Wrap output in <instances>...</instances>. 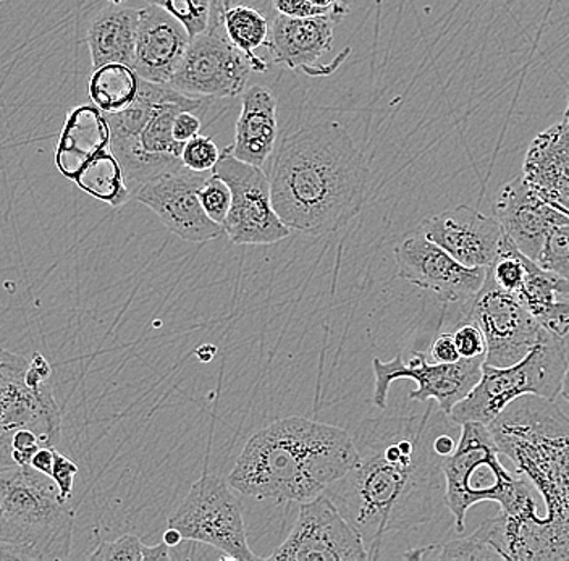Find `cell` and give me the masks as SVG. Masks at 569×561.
<instances>
[{"mask_svg": "<svg viewBox=\"0 0 569 561\" xmlns=\"http://www.w3.org/2000/svg\"><path fill=\"white\" fill-rule=\"evenodd\" d=\"M382 417L362 422L353 435L359 463L326 489L340 513L358 529L369 560L390 532L429 523L445 503L442 458L433 452L430 418Z\"/></svg>", "mask_w": 569, "mask_h": 561, "instance_id": "cell-1", "label": "cell"}, {"mask_svg": "<svg viewBox=\"0 0 569 561\" xmlns=\"http://www.w3.org/2000/svg\"><path fill=\"white\" fill-rule=\"evenodd\" d=\"M555 400L525 395L508 404L487 428L501 454L532 482L546 503L522 514L500 511L476 529L500 560H569V434H549L565 424Z\"/></svg>", "mask_w": 569, "mask_h": 561, "instance_id": "cell-2", "label": "cell"}, {"mask_svg": "<svg viewBox=\"0 0 569 561\" xmlns=\"http://www.w3.org/2000/svg\"><path fill=\"white\" fill-rule=\"evenodd\" d=\"M269 179L273 209L284 226L326 236L362 211L371 170L340 123L319 122L283 138Z\"/></svg>", "mask_w": 569, "mask_h": 561, "instance_id": "cell-3", "label": "cell"}, {"mask_svg": "<svg viewBox=\"0 0 569 561\" xmlns=\"http://www.w3.org/2000/svg\"><path fill=\"white\" fill-rule=\"evenodd\" d=\"M359 463L353 435L301 417L279 419L256 432L227 482L256 500L308 502Z\"/></svg>", "mask_w": 569, "mask_h": 561, "instance_id": "cell-4", "label": "cell"}, {"mask_svg": "<svg viewBox=\"0 0 569 561\" xmlns=\"http://www.w3.org/2000/svg\"><path fill=\"white\" fill-rule=\"evenodd\" d=\"M74 510L49 475L33 467L0 470V561L70 557Z\"/></svg>", "mask_w": 569, "mask_h": 561, "instance_id": "cell-5", "label": "cell"}, {"mask_svg": "<svg viewBox=\"0 0 569 561\" xmlns=\"http://www.w3.org/2000/svg\"><path fill=\"white\" fill-rule=\"evenodd\" d=\"M500 454L486 424H461L457 449L442 460L445 505L458 534L465 532L468 511L480 502H497L511 517L537 510L532 482L521 472L508 471Z\"/></svg>", "mask_w": 569, "mask_h": 561, "instance_id": "cell-6", "label": "cell"}, {"mask_svg": "<svg viewBox=\"0 0 569 561\" xmlns=\"http://www.w3.org/2000/svg\"><path fill=\"white\" fill-rule=\"evenodd\" d=\"M567 340L540 327L539 340L522 360L508 368L482 364L475 389L455 404L448 419L455 424L480 422L489 425L516 399L537 395L555 400L568 365Z\"/></svg>", "mask_w": 569, "mask_h": 561, "instance_id": "cell-7", "label": "cell"}, {"mask_svg": "<svg viewBox=\"0 0 569 561\" xmlns=\"http://www.w3.org/2000/svg\"><path fill=\"white\" fill-rule=\"evenodd\" d=\"M56 166L66 179L96 200L112 208L131 201L122 167L110 149L109 123L94 104L70 110L57 144Z\"/></svg>", "mask_w": 569, "mask_h": 561, "instance_id": "cell-8", "label": "cell"}, {"mask_svg": "<svg viewBox=\"0 0 569 561\" xmlns=\"http://www.w3.org/2000/svg\"><path fill=\"white\" fill-rule=\"evenodd\" d=\"M169 528H176L183 541L211 547L227 560H259L249 549L240 500L229 482L209 472H202L191 485L183 503L170 517Z\"/></svg>", "mask_w": 569, "mask_h": 561, "instance_id": "cell-9", "label": "cell"}, {"mask_svg": "<svg viewBox=\"0 0 569 561\" xmlns=\"http://www.w3.org/2000/svg\"><path fill=\"white\" fill-rule=\"evenodd\" d=\"M28 365L27 358L0 348V470L16 464L12 442L21 429L33 431L46 447H56L62 432L51 382L31 381Z\"/></svg>", "mask_w": 569, "mask_h": 561, "instance_id": "cell-10", "label": "cell"}, {"mask_svg": "<svg viewBox=\"0 0 569 561\" xmlns=\"http://www.w3.org/2000/svg\"><path fill=\"white\" fill-rule=\"evenodd\" d=\"M204 108V98H191L163 84L140 133L128 140L110 141V149L122 167L124 183L133 200L134 191L146 181L180 169L183 146L173 138V120L180 112Z\"/></svg>", "mask_w": 569, "mask_h": 561, "instance_id": "cell-11", "label": "cell"}, {"mask_svg": "<svg viewBox=\"0 0 569 561\" xmlns=\"http://www.w3.org/2000/svg\"><path fill=\"white\" fill-rule=\"evenodd\" d=\"M254 72L251 60L231 44L212 0L208 30L191 38L170 87L191 98H237Z\"/></svg>", "mask_w": 569, "mask_h": 561, "instance_id": "cell-12", "label": "cell"}, {"mask_svg": "<svg viewBox=\"0 0 569 561\" xmlns=\"http://www.w3.org/2000/svg\"><path fill=\"white\" fill-rule=\"evenodd\" d=\"M411 360H403L401 354L391 361L373 358L372 401L380 410H386L391 383L408 379L416 382L418 390L409 393V400L426 403L436 401L443 414H450L455 404L469 395L482 375L486 357L461 358L457 362H429L425 351H412Z\"/></svg>", "mask_w": 569, "mask_h": 561, "instance_id": "cell-13", "label": "cell"}, {"mask_svg": "<svg viewBox=\"0 0 569 561\" xmlns=\"http://www.w3.org/2000/svg\"><path fill=\"white\" fill-rule=\"evenodd\" d=\"M212 173L227 181L231 191L223 233L233 244H273L290 237L272 204L269 176L262 167L238 161L230 148L220 152Z\"/></svg>", "mask_w": 569, "mask_h": 561, "instance_id": "cell-14", "label": "cell"}, {"mask_svg": "<svg viewBox=\"0 0 569 561\" xmlns=\"http://www.w3.org/2000/svg\"><path fill=\"white\" fill-rule=\"evenodd\" d=\"M475 322L486 339L483 364L508 368L539 340L540 325L518 294L501 290L489 273L482 289L462 303L461 322Z\"/></svg>", "mask_w": 569, "mask_h": 561, "instance_id": "cell-15", "label": "cell"}, {"mask_svg": "<svg viewBox=\"0 0 569 561\" xmlns=\"http://www.w3.org/2000/svg\"><path fill=\"white\" fill-rule=\"evenodd\" d=\"M266 560L365 561L369 553L358 529L329 495L320 493L301 503L293 531Z\"/></svg>", "mask_w": 569, "mask_h": 561, "instance_id": "cell-16", "label": "cell"}, {"mask_svg": "<svg viewBox=\"0 0 569 561\" xmlns=\"http://www.w3.org/2000/svg\"><path fill=\"white\" fill-rule=\"evenodd\" d=\"M212 172H193L180 167L159 173L134 191L133 200L148 206L163 226L181 240L206 243L223 236L222 226L202 211L198 191Z\"/></svg>", "mask_w": 569, "mask_h": 561, "instance_id": "cell-17", "label": "cell"}, {"mask_svg": "<svg viewBox=\"0 0 569 561\" xmlns=\"http://www.w3.org/2000/svg\"><path fill=\"white\" fill-rule=\"evenodd\" d=\"M398 277L432 291L445 304L466 303L486 282L487 268H468L422 233L409 236L395 250Z\"/></svg>", "mask_w": 569, "mask_h": 561, "instance_id": "cell-18", "label": "cell"}, {"mask_svg": "<svg viewBox=\"0 0 569 561\" xmlns=\"http://www.w3.org/2000/svg\"><path fill=\"white\" fill-rule=\"evenodd\" d=\"M418 232L468 268H489L503 238L496 218L465 204L426 218Z\"/></svg>", "mask_w": 569, "mask_h": 561, "instance_id": "cell-19", "label": "cell"}, {"mask_svg": "<svg viewBox=\"0 0 569 561\" xmlns=\"http://www.w3.org/2000/svg\"><path fill=\"white\" fill-rule=\"evenodd\" d=\"M493 218L503 236L532 261L551 230L569 223V216L542 200L522 176L503 184L493 204Z\"/></svg>", "mask_w": 569, "mask_h": 561, "instance_id": "cell-20", "label": "cell"}, {"mask_svg": "<svg viewBox=\"0 0 569 561\" xmlns=\"http://www.w3.org/2000/svg\"><path fill=\"white\" fill-rule=\"evenodd\" d=\"M340 23L329 13L290 19L277 13L270 21L267 51L276 66L284 67L309 77H320L332 72V67L323 66L322 59L333 49V30Z\"/></svg>", "mask_w": 569, "mask_h": 561, "instance_id": "cell-21", "label": "cell"}, {"mask_svg": "<svg viewBox=\"0 0 569 561\" xmlns=\"http://www.w3.org/2000/svg\"><path fill=\"white\" fill-rule=\"evenodd\" d=\"M191 38L183 24L156 6L140 9L131 69L141 80L169 84Z\"/></svg>", "mask_w": 569, "mask_h": 561, "instance_id": "cell-22", "label": "cell"}, {"mask_svg": "<svg viewBox=\"0 0 569 561\" xmlns=\"http://www.w3.org/2000/svg\"><path fill=\"white\" fill-rule=\"evenodd\" d=\"M522 177L542 200L569 216L568 120L533 138L522 163Z\"/></svg>", "mask_w": 569, "mask_h": 561, "instance_id": "cell-23", "label": "cell"}, {"mask_svg": "<svg viewBox=\"0 0 569 561\" xmlns=\"http://www.w3.org/2000/svg\"><path fill=\"white\" fill-rule=\"evenodd\" d=\"M277 99L264 87L247 88L241 112L234 126V141L229 146L238 161L262 167L276 149Z\"/></svg>", "mask_w": 569, "mask_h": 561, "instance_id": "cell-24", "label": "cell"}, {"mask_svg": "<svg viewBox=\"0 0 569 561\" xmlns=\"http://www.w3.org/2000/svg\"><path fill=\"white\" fill-rule=\"evenodd\" d=\"M140 9L110 3L98 10L88 28V46L94 69L107 63L133 62Z\"/></svg>", "mask_w": 569, "mask_h": 561, "instance_id": "cell-25", "label": "cell"}, {"mask_svg": "<svg viewBox=\"0 0 569 561\" xmlns=\"http://www.w3.org/2000/svg\"><path fill=\"white\" fill-rule=\"evenodd\" d=\"M213 7L219 13L231 44L251 60L256 73H266L269 66L264 59L256 56V49L262 46L266 48L269 39L270 23L264 13L243 3L222 2V0H213Z\"/></svg>", "mask_w": 569, "mask_h": 561, "instance_id": "cell-26", "label": "cell"}, {"mask_svg": "<svg viewBox=\"0 0 569 561\" xmlns=\"http://www.w3.org/2000/svg\"><path fill=\"white\" fill-rule=\"evenodd\" d=\"M140 80L130 66L107 63L94 69L89 80V98L104 113L120 112L137 98Z\"/></svg>", "mask_w": 569, "mask_h": 561, "instance_id": "cell-27", "label": "cell"}, {"mask_svg": "<svg viewBox=\"0 0 569 561\" xmlns=\"http://www.w3.org/2000/svg\"><path fill=\"white\" fill-rule=\"evenodd\" d=\"M403 559L426 560H500L496 550L480 541L472 532L468 538L455 539V541L432 543V545L411 549L405 553Z\"/></svg>", "mask_w": 569, "mask_h": 561, "instance_id": "cell-28", "label": "cell"}, {"mask_svg": "<svg viewBox=\"0 0 569 561\" xmlns=\"http://www.w3.org/2000/svg\"><path fill=\"white\" fill-rule=\"evenodd\" d=\"M170 550L172 549L163 542L152 547L146 545L138 535L127 534L116 541L99 542L89 560L167 561L172 560Z\"/></svg>", "mask_w": 569, "mask_h": 561, "instance_id": "cell-29", "label": "cell"}, {"mask_svg": "<svg viewBox=\"0 0 569 561\" xmlns=\"http://www.w3.org/2000/svg\"><path fill=\"white\" fill-rule=\"evenodd\" d=\"M146 3L166 10L180 21L190 38L204 33L211 21L212 0H146Z\"/></svg>", "mask_w": 569, "mask_h": 561, "instance_id": "cell-30", "label": "cell"}, {"mask_svg": "<svg viewBox=\"0 0 569 561\" xmlns=\"http://www.w3.org/2000/svg\"><path fill=\"white\" fill-rule=\"evenodd\" d=\"M533 262L543 271L569 282V223L551 230Z\"/></svg>", "mask_w": 569, "mask_h": 561, "instance_id": "cell-31", "label": "cell"}, {"mask_svg": "<svg viewBox=\"0 0 569 561\" xmlns=\"http://www.w3.org/2000/svg\"><path fill=\"white\" fill-rule=\"evenodd\" d=\"M198 198L206 216L219 226H223L231 206V191L227 181L211 173L199 188Z\"/></svg>", "mask_w": 569, "mask_h": 561, "instance_id": "cell-32", "label": "cell"}, {"mask_svg": "<svg viewBox=\"0 0 569 561\" xmlns=\"http://www.w3.org/2000/svg\"><path fill=\"white\" fill-rule=\"evenodd\" d=\"M219 158V148L204 134H198L193 140L184 143L181 151V163L193 172H212Z\"/></svg>", "mask_w": 569, "mask_h": 561, "instance_id": "cell-33", "label": "cell"}, {"mask_svg": "<svg viewBox=\"0 0 569 561\" xmlns=\"http://www.w3.org/2000/svg\"><path fill=\"white\" fill-rule=\"evenodd\" d=\"M453 339L461 358L486 357V339L475 322L462 321L455 330Z\"/></svg>", "mask_w": 569, "mask_h": 561, "instance_id": "cell-34", "label": "cell"}, {"mask_svg": "<svg viewBox=\"0 0 569 561\" xmlns=\"http://www.w3.org/2000/svg\"><path fill=\"white\" fill-rule=\"evenodd\" d=\"M78 474V467L70 460L67 454L60 453L56 449L53 452V464L51 474L49 478L52 479L59 489L60 499L70 500L73 495L74 478Z\"/></svg>", "mask_w": 569, "mask_h": 561, "instance_id": "cell-35", "label": "cell"}, {"mask_svg": "<svg viewBox=\"0 0 569 561\" xmlns=\"http://www.w3.org/2000/svg\"><path fill=\"white\" fill-rule=\"evenodd\" d=\"M199 131H201V119L190 110L178 113L176 120H173L172 133L178 143H188V141L198 137Z\"/></svg>", "mask_w": 569, "mask_h": 561, "instance_id": "cell-36", "label": "cell"}, {"mask_svg": "<svg viewBox=\"0 0 569 561\" xmlns=\"http://www.w3.org/2000/svg\"><path fill=\"white\" fill-rule=\"evenodd\" d=\"M273 10L279 16L290 17V19H305V17L322 16V10L312 6L309 0H272ZM330 16V13H329Z\"/></svg>", "mask_w": 569, "mask_h": 561, "instance_id": "cell-37", "label": "cell"}, {"mask_svg": "<svg viewBox=\"0 0 569 561\" xmlns=\"http://www.w3.org/2000/svg\"><path fill=\"white\" fill-rule=\"evenodd\" d=\"M430 357L433 362H457L461 360L458 353L457 343H455L453 333H440L433 340L432 348H430Z\"/></svg>", "mask_w": 569, "mask_h": 561, "instance_id": "cell-38", "label": "cell"}, {"mask_svg": "<svg viewBox=\"0 0 569 561\" xmlns=\"http://www.w3.org/2000/svg\"><path fill=\"white\" fill-rule=\"evenodd\" d=\"M53 452H56V447H41L34 453V457L31 458L30 467H33L36 471L42 472V474H51Z\"/></svg>", "mask_w": 569, "mask_h": 561, "instance_id": "cell-39", "label": "cell"}, {"mask_svg": "<svg viewBox=\"0 0 569 561\" xmlns=\"http://www.w3.org/2000/svg\"><path fill=\"white\" fill-rule=\"evenodd\" d=\"M312 6L318 7L322 12L330 13L338 21L345 19L350 13L351 7L345 6L341 0H309Z\"/></svg>", "mask_w": 569, "mask_h": 561, "instance_id": "cell-40", "label": "cell"}, {"mask_svg": "<svg viewBox=\"0 0 569 561\" xmlns=\"http://www.w3.org/2000/svg\"><path fill=\"white\" fill-rule=\"evenodd\" d=\"M457 440L453 439V435L447 434V432H442V434L433 437L432 447L433 452L439 454L440 458L450 457L451 453L457 449Z\"/></svg>", "mask_w": 569, "mask_h": 561, "instance_id": "cell-41", "label": "cell"}, {"mask_svg": "<svg viewBox=\"0 0 569 561\" xmlns=\"http://www.w3.org/2000/svg\"><path fill=\"white\" fill-rule=\"evenodd\" d=\"M163 543L170 549H176V547L180 545L183 542V538H181L180 532L177 531L176 528H167V531L163 532Z\"/></svg>", "mask_w": 569, "mask_h": 561, "instance_id": "cell-42", "label": "cell"}, {"mask_svg": "<svg viewBox=\"0 0 569 561\" xmlns=\"http://www.w3.org/2000/svg\"><path fill=\"white\" fill-rule=\"evenodd\" d=\"M560 395L563 397V399L569 403V362L567 365V371H565L563 379H561Z\"/></svg>", "mask_w": 569, "mask_h": 561, "instance_id": "cell-43", "label": "cell"}, {"mask_svg": "<svg viewBox=\"0 0 569 561\" xmlns=\"http://www.w3.org/2000/svg\"><path fill=\"white\" fill-rule=\"evenodd\" d=\"M565 120H568V122H569V99H568L567 110H565Z\"/></svg>", "mask_w": 569, "mask_h": 561, "instance_id": "cell-44", "label": "cell"}, {"mask_svg": "<svg viewBox=\"0 0 569 561\" xmlns=\"http://www.w3.org/2000/svg\"><path fill=\"white\" fill-rule=\"evenodd\" d=\"M110 3H124L128 2V0H109Z\"/></svg>", "mask_w": 569, "mask_h": 561, "instance_id": "cell-45", "label": "cell"}, {"mask_svg": "<svg viewBox=\"0 0 569 561\" xmlns=\"http://www.w3.org/2000/svg\"><path fill=\"white\" fill-rule=\"evenodd\" d=\"M341 2H343L345 6L351 7V3H353V0H341Z\"/></svg>", "mask_w": 569, "mask_h": 561, "instance_id": "cell-46", "label": "cell"}]
</instances>
